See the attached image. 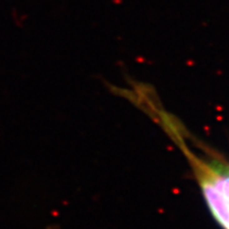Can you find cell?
<instances>
[{"instance_id": "cell-1", "label": "cell", "mask_w": 229, "mask_h": 229, "mask_svg": "<svg viewBox=\"0 0 229 229\" xmlns=\"http://www.w3.org/2000/svg\"><path fill=\"white\" fill-rule=\"evenodd\" d=\"M179 147L196 172L207 206L224 229H229V164L199 159L182 141Z\"/></svg>"}]
</instances>
